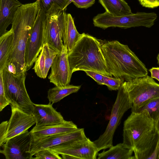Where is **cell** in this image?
Masks as SVG:
<instances>
[{"label": "cell", "mask_w": 159, "mask_h": 159, "mask_svg": "<svg viewBox=\"0 0 159 159\" xmlns=\"http://www.w3.org/2000/svg\"><path fill=\"white\" fill-rule=\"evenodd\" d=\"M123 136V145L133 150L135 159H147L159 141L155 122L134 112L124 122Z\"/></svg>", "instance_id": "1"}, {"label": "cell", "mask_w": 159, "mask_h": 159, "mask_svg": "<svg viewBox=\"0 0 159 159\" xmlns=\"http://www.w3.org/2000/svg\"><path fill=\"white\" fill-rule=\"evenodd\" d=\"M40 8L37 1L22 4L17 9L11 24L13 39L6 64H11L15 67L17 76L26 74L25 52L27 41Z\"/></svg>", "instance_id": "2"}, {"label": "cell", "mask_w": 159, "mask_h": 159, "mask_svg": "<svg viewBox=\"0 0 159 159\" xmlns=\"http://www.w3.org/2000/svg\"><path fill=\"white\" fill-rule=\"evenodd\" d=\"M102 49L108 71L114 77L125 81L148 75L144 64L127 45L108 41Z\"/></svg>", "instance_id": "3"}, {"label": "cell", "mask_w": 159, "mask_h": 159, "mask_svg": "<svg viewBox=\"0 0 159 159\" xmlns=\"http://www.w3.org/2000/svg\"><path fill=\"white\" fill-rule=\"evenodd\" d=\"M71 51L68 53L72 73L89 70L112 77L108 71L102 53V44L96 38L83 33Z\"/></svg>", "instance_id": "4"}, {"label": "cell", "mask_w": 159, "mask_h": 159, "mask_svg": "<svg viewBox=\"0 0 159 159\" xmlns=\"http://www.w3.org/2000/svg\"><path fill=\"white\" fill-rule=\"evenodd\" d=\"M132 106L128 93L122 84L118 90L116 98L113 106L109 121L105 130L93 141L98 152L113 146V139L115 132L124 115L129 109H131Z\"/></svg>", "instance_id": "5"}, {"label": "cell", "mask_w": 159, "mask_h": 159, "mask_svg": "<svg viewBox=\"0 0 159 159\" xmlns=\"http://www.w3.org/2000/svg\"><path fill=\"white\" fill-rule=\"evenodd\" d=\"M26 75L25 74L16 76L5 69L2 71L5 91L10 104L27 114L32 115L34 103L26 89Z\"/></svg>", "instance_id": "6"}, {"label": "cell", "mask_w": 159, "mask_h": 159, "mask_svg": "<svg viewBox=\"0 0 159 159\" xmlns=\"http://www.w3.org/2000/svg\"><path fill=\"white\" fill-rule=\"evenodd\" d=\"M122 85L132 104L131 112H135L151 99L159 97V84L148 75L124 81Z\"/></svg>", "instance_id": "7"}, {"label": "cell", "mask_w": 159, "mask_h": 159, "mask_svg": "<svg viewBox=\"0 0 159 159\" xmlns=\"http://www.w3.org/2000/svg\"><path fill=\"white\" fill-rule=\"evenodd\" d=\"M46 14L40 8L27 40L25 52L27 70L32 66L45 43Z\"/></svg>", "instance_id": "8"}, {"label": "cell", "mask_w": 159, "mask_h": 159, "mask_svg": "<svg viewBox=\"0 0 159 159\" xmlns=\"http://www.w3.org/2000/svg\"><path fill=\"white\" fill-rule=\"evenodd\" d=\"M66 13L65 11L58 9L46 14L45 23V43L60 52L63 44L62 36Z\"/></svg>", "instance_id": "9"}, {"label": "cell", "mask_w": 159, "mask_h": 159, "mask_svg": "<svg viewBox=\"0 0 159 159\" xmlns=\"http://www.w3.org/2000/svg\"><path fill=\"white\" fill-rule=\"evenodd\" d=\"M49 148L59 155H66L77 159H96L98 152L94 142L86 136Z\"/></svg>", "instance_id": "10"}, {"label": "cell", "mask_w": 159, "mask_h": 159, "mask_svg": "<svg viewBox=\"0 0 159 159\" xmlns=\"http://www.w3.org/2000/svg\"><path fill=\"white\" fill-rule=\"evenodd\" d=\"M33 139L30 132L27 130L8 140L1 147L0 153L6 159H33L30 152Z\"/></svg>", "instance_id": "11"}, {"label": "cell", "mask_w": 159, "mask_h": 159, "mask_svg": "<svg viewBox=\"0 0 159 159\" xmlns=\"http://www.w3.org/2000/svg\"><path fill=\"white\" fill-rule=\"evenodd\" d=\"M72 73L67 48L63 45L61 51L54 59L48 78L50 82L56 86H65L70 84Z\"/></svg>", "instance_id": "12"}, {"label": "cell", "mask_w": 159, "mask_h": 159, "mask_svg": "<svg viewBox=\"0 0 159 159\" xmlns=\"http://www.w3.org/2000/svg\"><path fill=\"white\" fill-rule=\"evenodd\" d=\"M86 136L84 128H78L68 132L32 140L30 152L32 156L41 150L55 147Z\"/></svg>", "instance_id": "13"}, {"label": "cell", "mask_w": 159, "mask_h": 159, "mask_svg": "<svg viewBox=\"0 0 159 159\" xmlns=\"http://www.w3.org/2000/svg\"><path fill=\"white\" fill-rule=\"evenodd\" d=\"M10 105L11 115L8 121L3 144L10 139L28 130L36 123L32 115L27 114L12 105Z\"/></svg>", "instance_id": "14"}, {"label": "cell", "mask_w": 159, "mask_h": 159, "mask_svg": "<svg viewBox=\"0 0 159 159\" xmlns=\"http://www.w3.org/2000/svg\"><path fill=\"white\" fill-rule=\"evenodd\" d=\"M94 26L103 29L110 27L127 29L135 27L137 19L134 13L121 16H113L106 11L98 14L93 18Z\"/></svg>", "instance_id": "15"}, {"label": "cell", "mask_w": 159, "mask_h": 159, "mask_svg": "<svg viewBox=\"0 0 159 159\" xmlns=\"http://www.w3.org/2000/svg\"><path fill=\"white\" fill-rule=\"evenodd\" d=\"M32 115L36 122L35 126L42 127L61 124L65 120L61 113L53 107L52 104H39L34 103Z\"/></svg>", "instance_id": "16"}, {"label": "cell", "mask_w": 159, "mask_h": 159, "mask_svg": "<svg viewBox=\"0 0 159 159\" xmlns=\"http://www.w3.org/2000/svg\"><path fill=\"white\" fill-rule=\"evenodd\" d=\"M59 52L47 43L43 44L33 68L38 76L43 79L46 78L54 59Z\"/></svg>", "instance_id": "17"}, {"label": "cell", "mask_w": 159, "mask_h": 159, "mask_svg": "<svg viewBox=\"0 0 159 159\" xmlns=\"http://www.w3.org/2000/svg\"><path fill=\"white\" fill-rule=\"evenodd\" d=\"M77 128V126L72 121L65 120L63 123L58 125L42 127L35 126L30 132L33 140H35L68 132Z\"/></svg>", "instance_id": "18"}, {"label": "cell", "mask_w": 159, "mask_h": 159, "mask_svg": "<svg viewBox=\"0 0 159 159\" xmlns=\"http://www.w3.org/2000/svg\"><path fill=\"white\" fill-rule=\"evenodd\" d=\"M22 4L18 0H0V37L7 31L13 22L16 13Z\"/></svg>", "instance_id": "19"}, {"label": "cell", "mask_w": 159, "mask_h": 159, "mask_svg": "<svg viewBox=\"0 0 159 159\" xmlns=\"http://www.w3.org/2000/svg\"><path fill=\"white\" fill-rule=\"evenodd\" d=\"M77 30L74 19L70 13L66 14L62 36L63 45L70 52L82 36Z\"/></svg>", "instance_id": "20"}, {"label": "cell", "mask_w": 159, "mask_h": 159, "mask_svg": "<svg viewBox=\"0 0 159 159\" xmlns=\"http://www.w3.org/2000/svg\"><path fill=\"white\" fill-rule=\"evenodd\" d=\"M106 151L98 154V159H135L132 150L126 148L122 143L112 146Z\"/></svg>", "instance_id": "21"}, {"label": "cell", "mask_w": 159, "mask_h": 159, "mask_svg": "<svg viewBox=\"0 0 159 159\" xmlns=\"http://www.w3.org/2000/svg\"><path fill=\"white\" fill-rule=\"evenodd\" d=\"M108 13L121 16L132 13L130 7L125 0H98Z\"/></svg>", "instance_id": "22"}, {"label": "cell", "mask_w": 159, "mask_h": 159, "mask_svg": "<svg viewBox=\"0 0 159 159\" xmlns=\"http://www.w3.org/2000/svg\"><path fill=\"white\" fill-rule=\"evenodd\" d=\"M80 88V85L70 84L65 86H55L49 89L47 98L49 102L53 104L59 102L71 94L77 92Z\"/></svg>", "instance_id": "23"}, {"label": "cell", "mask_w": 159, "mask_h": 159, "mask_svg": "<svg viewBox=\"0 0 159 159\" xmlns=\"http://www.w3.org/2000/svg\"><path fill=\"white\" fill-rule=\"evenodd\" d=\"M14 33L12 29L0 37V71L5 66L12 47Z\"/></svg>", "instance_id": "24"}, {"label": "cell", "mask_w": 159, "mask_h": 159, "mask_svg": "<svg viewBox=\"0 0 159 159\" xmlns=\"http://www.w3.org/2000/svg\"><path fill=\"white\" fill-rule=\"evenodd\" d=\"M134 112L143 114L156 122L159 118V97L151 99Z\"/></svg>", "instance_id": "25"}, {"label": "cell", "mask_w": 159, "mask_h": 159, "mask_svg": "<svg viewBox=\"0 0 159 159\" xmlns=\"http://www.w3.org/2000/svg\"><path fill=\"white\" fill-rule=\"evenodd\" d=\"M45 14L52 11L61 9L66 11L69 0H36Z\"/></svg>", "instance_id": "26"}, {"label": "cell", "mask_w": 159, "mask_h": 159, "mask_svg": "<svg viewBox=\"0 0 159 159\" xmlns=\"http://www.w3.org/2000/svg\"><path fill=\"white\" fill-rule=\"evenodd\" d=\"M104 85L110 90H118L124 82L122 79L116 77L103 75Z\"/></svg>", "instance_id": "27"}, {"label": "cell", "mask_w": 159, "mask_h": 159, "mask_svg": "<svg viewBox=\"0 0 159 159\" xmlns=\"http://www.w3.org/2000/svg\"><path fill=\"white\" fill-rule=\"evenodd\" d=\"M33 159H62L59 154L50 148L44 149L35 153Z\"/></svg>", "instance_id": "28"}, {"label": "cell", "mask_w": 159, "mask_h": 159, "mask_svg": "<svg viewBox=\"0 0 159 159\" xmlns=\"http://www.w3.org/2000/svg\"><path fill=\"white\" fill-rule=\"evenodd\" d=\"M10 104L5 91L2 71H0V111H2L7 106Z\"/></svg>", "instance_id": "29"}, {"label": "cell", "mask_w": 159, "mask_h": 159, "mask_svg": "<svg viewBox=\"0 0 159 159\" xmlns=\"http://www.w3.org/2000/svg\"><path fill=\"white\" fill-rule=\"evenodd\" d=\"M95 0H69V4L71 2L78 8L86 9L92 6Z\"/></svg>", "instance_id": "30"}, {"label": "cell", "mask_w": 159, "mask_h": 159, "mask_svg": "<svg viewBox=\"0 0 159 159\" xmlns=\"http://www.w3.org/2000/svg\"><path fill=\"white\" fill-rule=\"evenodd\" d=\"M84 71L87 75L93 79L98 84L104 85V75L93 71L86 70Z\"/></svg>", "instance_id": "31"}, {"label": "cell", "mask_w": 159, "mask_h": 159, "mask_svg": "<svg viewBox=\"0 0 159 159\" xmlns=\"http://www.w3.org/2000/svg\"><path fill=\"white\" fill-rule=\"evenodd\" d=\"M140 4L143 7L153 8L159 6V2L157 0H138Z\"/></svg>", "instance_id": "32"}, {"label": "cell", "mask_w": 159, "mask_h": 159, "mask_svg": "<svg viewBox=\"0 0 159 159\" xmlns=\"http://www.w3.org/2000/svg\"><path fill=\"white\" fill-rule=\"evenodd\" d=\"M8 121L2 122L0 124V146L3 144V142L6 134Z\"/></svg>", "instance_id": "33"}, {"label": "cell", "mask_w": 159, "mask_h": 159, "mask_svg": "<svg viewBox=\"0 0 159 159\" xmlns=\"http://www.w3.org/2000/svg\"><path fill=\"white\" fill-rule=\"evenodd\" d=\"M159 141L147 159H158L159 155Z\"/></svg>", "instance_id": "34"}, {"label": "cell", "mask_w": 159, "mask_h": 159, "mask_svg": "<svg viewBox=\"0 0 159 159\" xmlns=\"http://www.w3.org/2000/svg\"><path fill=\"white\" fill-rule=\"evenodd\" d=\"M151 73V77L159 81V67H152L149 70Z\"/></svg>", "instance_id": "35"}, {"label": "cell", "mask_w": 159, "mask_h": 159, "mask_svg": "<svg viewBox=\"0 0 159 159\" xmlns=\"http://www.w3.org/2000/svg\"><path fill=\"white\" fill-rule=\"evenodd\" d=\"M155 125L157 131L159 134V118L157 121L155 122Z\"/></svg>", "instance_id": "36"}, {"label": "cell", "mask_w": 159, "mask_h": 159, "mask_svg": "<svg viewBox=\"0 0 159 159\" xmlns=\"http://www.w3.org/2000/svg\"><path fill=\"white\" fill-rule=\"evenodd\" d=\"M157 63L159 65V53L157 55Z\"/></svg>", "instance_id": "37"}, {"label": "cell", "mask_w": 159, "mask_h": 159, "mask_svg": "<svg viewBox=\"0 0 159 159\" xmlns=\"http://www.w3.org/2000/svg\"><path fill=\"white\" fill-rule=\"evenodd\" d=\"M158 159H159V158Z\"/></svg>", "instance_id": "38"}, {"label": "cell", "mask_w": 159, "mask_h": 159, "mask_svg": "<svg viewBox=\"0 0 159 159\" xmlns=\"http://www.w3.org/2000/svg\"><path fill=\"white\" fill-rule=\"evenodd\" d=\"M159 2V0H157Z\"/></svg>", "instance_id": "39"}]
</instances>
